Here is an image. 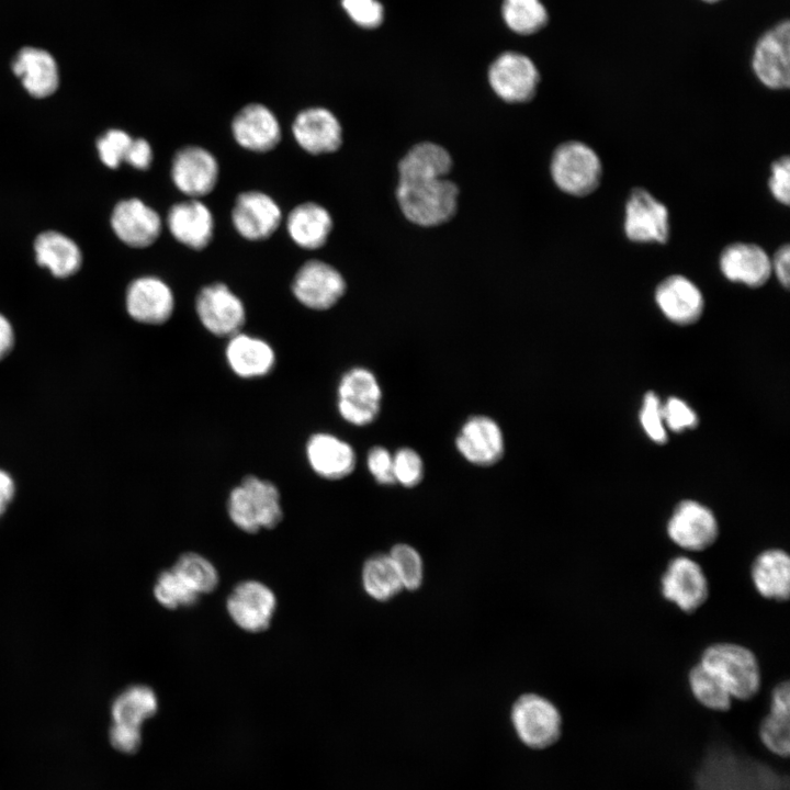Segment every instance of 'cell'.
<instances>
[{
  "mask_svg": "<svg viewBox=\"0 0 790 790\" xmlns=\"http://www.w3.org/2000/svg\"><path fill=\"white\" fill-rule=\"evenodd\" d=\"M698 772L696 790H786L787 786L771 769L726 748L711 751Z\"/></svg>",
  "mask_w": 790,
  "mask_h": 790,
  "instance_id": "1",
  "label": "cell"
},
{
  "mask_svg": "<svg viewBox=\"0 0 790 790\" xmlns=\"http://www.w3.org/2000/svg\"><path fill=\"white\" fill-rule=\"evenodd\" d=\"M726 688L733 700L754 698L761 686L756 654L735 642H715L703 648L699 661Z\"/></svg>",
  "mask_w": 790,
  "mask_h": 790,
  "instance_id": "2",
  "label": "cell"
},
{
  "mask_svg": "<svg viewBox=\"0 0 790 790\" xmlns=\"http://www.w3.org/2000/svg\"><path fill=\"white\" fill-rule=\"evenodd\" d=\"M458 185L445 178L398 182L396 201L414 225L435 227L450 221L458 210Z\"/></svg>",
  "mask_w": 790,
  "mask_h": 790,
  "instance_id": "3",
  "label": "cell"
},
{
  "mask_svg": "<svg viewBox=\"0 0 790 790\" xmlns=\"http://www.w3.org/2000/svg\"><path fill=\"white\" fill-rule=\"evenodd\" d=\"M227 512L244 532L273 529L283 518L280 492L273 483L248 475L230 490Z\"/></svg>",
  "mask_w": 790,
  "mask_h": 790,
  "instance_id": "4",
  "label": "cell"
},
{
  "mask_svg": "<svg viewBox=\"0 0 790 790\" xmlns=\"http://www.w3.org/2000/svg\"><path fill=\"white\" fill-rule=\"evenodd\" d=\"M550 173L554 184L572 196H587L595 192L602 178L598 154L580 140L561 143L553 151Z\"/></svg>",
  "mask_w": 790,
  "mask_h": 790,
  "instance_id": "5",
  "label": "cell"
},
{
  "mask_svg": "<svg viewBox=\"0 0 790 790\" xmlns=\"http://www.w3.org/2000/svg\"><path fill=\"white\" fill-rule=\"evenodd\" d=\"M510 719L518 738L534 749L553 745L562 734L560 710L551 700L538 693L520 696L511 707Z\"/></svg>",
  "mask_w": 790,
  "mask_h": 790,
  "instance_id": "6",
  "label": "cell"
},
{
  "mask_svg": "<svg viewBox=\"0 0 790 790\" xmlns=\"http://www.w3.org/2000/svg\"><path fill=\"white\" fill-rule=\"evenodd\" d=\"M662 597L685 613L700 609L709 598L710 586L702 566L681 554L670 558L659 579Z\"/></svg>",
  "mask_w": 790,
  "mask_h": 790,
  "instance_id": "7",
  "label": "cell"
},
{
  "mask_svg": "<svg viewBox=\"0 0 790 790\" xmlns=\"http://www.w3.org/2000/svg\"><path fill=\"white\" fill-rule=\"evenodd\" d=\"M666 534L686 552H702L718 541L720 524L708 506L693 499H684L672 511L666 523Z\"/></svg>",
  "mask_w": 790,
  "mask_h": 790,
  "instance_id": "8",
  "label": "cell"
},
{
  "mask_svg": "<svg viewBox=\"0 0 790 790\" xmlns=\"http://www.w3.org/2000/svg\"><path fill=\"white\" fill-rule=\"evenodd\" d=\"M623 232L635 244H666L670 237L667 206L646 189L633 188L624 204Z\"/></svg>",
  "mask_w": 790,
  "mask_h": 790,
  "instance_id": "9",
  "label": "cell"
},
{
  "mask_svg": "<svg viewBox=\"0 0 790 790\" xmlns=\"http://www.w3.org/2000/svg\"><path fill=\"white\" fill-rule=\"evenodd\" d=\"M493 92L506 103H526L537 93L540 74L534 63L518 52L497 56L487 71Z\"/></svg>",
  "mask_w": 790,
  "mask_h": 790,
  "instance_id": "10",
  "label": "cell"
},
{
  "mask_svg": "<svg viewBox=\"0 0 790 790\" xmlns=\"http://www.w3.org/2000/svg\"><path fill=\"white\" fill-rule=\"evenodd\" d=\"M337 407L340 416L354 426L373 422L381 409L382 391L375 375L365 368H352L338 384Z\"/></svg>",
  "mask_w": 790,
  "mask_h": 790,
  "instance_id": "11",
  "label": "cell"
},
{
  "mask_svg": "<svg viewBox=\"0 0 790 790\" xmlns=\"http://www.w3.org/2000/svg\"><path fill=\"white\" fill-rule=\"evenodd\" d=\"M195 311L205 329L217 337H233L240 332L246 321L242 302L224 283L202 287L195 300Z\"/></svg>",
  "mask_w": 790,
  "mask_h": 790,
  "instance_id": "12",
  "label": "cell"
},
{
  "mask_svg": "<svg viewBox=\"0 0 790 790\" xmlns=\"http://www.w3.org/2000/svg\"><path fill=\"white\" fill-rule=\"evenodd\" d=\"M346 290L342 274L331 264L316 259L306 261L292 282L296 300L315 311H325L336 305Z\"/></svg>",
  "mask_w": 790,
  "mask_h": 790,
  "instance_id": "13",
  "label": "cell"
},
{
  "mask_svg": "<svg viewBox=\"0 0 790 790\" xmlns=\"http://www.w3.org/2000/svg\"><path fill=\"white\" fill-rule=\"evenodd\" d=\"M276 598L274 592L258 580L237 584L226 600V609L234 623L250 633L266 631L274 616Z\"/></svg>",
  "mask_w": 790,
  "mask_h": 790,
  "instance_id": "14",
  "label": "cell"
},
{
  "mask_svg": "<svg viewBox=\"0 0 790 790\" xmlns=\"http://www.w3.org/2000/svg\"><path fill=\"white\" fill-rule=\"evenodd\" d=\"M757 79L774 90L790 86V23L785 21L758 41L752 61Z\"/></svg>",
  "mask_w": 790,
  "mask_h": 790,
  "instance_id": "15",
  "label": "cell"
},
{
  "mask_svg": "<svg viewBox=\"0 0 790 790\" xmlns=\"http://www.w3.org/2000/svg\"><path fill=\"white\" fill-rule=\"evenodd\" d=\"M125 306L134 320L146 325H161L173 313L174 297L171 289L161 279L146 275L129 283Z\"/></svg>",
  "mask_w": 790,
  "mask_h": 790,
  "instance_id": "16",
  "label": "cell"
},
{
  "mask_svg": "<svg viewBox=\"0 0 790 790\" xmlns=\"http://www.w3.org/2000/svg\"><path fill=\"white\" fill-rule=\"evenodd\" d=\"M459 453L470 463L490 466L504 454V435L499 425L488 416L469 418L455 438Z\"/></svg>",
  "mask_w": 790,
  "mask_h": 790,
  "instance_id": "17",
  "label": "cell"
},
{
  "mask_svg": "<svg viewBox=\"0 0 790 790\" xmlns=\"http://www.w3.org/2000/svg\"><path fill=\"white\" fill-rule=\"evenodd\" d=\"M171 178L184 194L203 196L211 193L217 183L218 163L205 148L185 146L172 159Z\"/></svg>",
  "mask_w": 790,
  "mask_h": 790,
  "instance_id": "18",
  "label": "cell"
},
{
  "mask_svg": "<svg viewBox=\"0 0 790 790\" xmlns=\"http://www.w3.org/2000/svg\"><path fill=\"white\" fill-rule=\"evenodd\" d=\"M281 210L268 194L259 191L240 193L232 212L233 224L240 236L258 241L269 238L279 227Z\"/></svg>",
  "mask_w": 790,
  "mask_h": 790,
  "instance_id": "19",
  "label": "cell"
},
{
  "mask_svg": "<svg viewBox=\"0 0 790 790\" xmlns=\"http://www.w3.org/2000/svg\"><path fill=\"white\" fill-rule=\"evenodd\" d=\"M111 226L117 238L133 248L153 245L161 233L157 212L135 198L120 201L114 206Z\"/></svg>",
  "mask_w": 790,
  "mask_h": 790,
  "instance_id": "20",
  "label": "cell"
},
{
  "mask_svg": "<svg viewBox=\"0 0 790 790\" xmlns=\"http://www.w3.org/2000/svg\"><path fill=\"white\" fill-rule=\"evenodd\" d=\"M721 273L749 287L764 285L771 275V258L759 245L736 241L723 248L719 258Z\"/></svg>",
  "mask_w": 790,
  "mask_h": 790,
  "instance_id": "21",
  "label": "cell"
},
{
  "mask_svg": "<svg viewBox=\"0 0 790 790\" xmlns=\"http://www.w3.org/2000/svg\"><path fill=\"white\" fill-rule=\"evenodd\" d=\"M292 131L297 144L312 155L337 151L342 144V127L325 108H308L294 119Z\"/></svg>",
  "mask_w": 790,
  "mask_h": 790,
  "instance_id": "22",
  "label": "cell"
},
{
  "mask_svg": "<svg viewBox=\"0 0 790 790\" xmlns=\"http://www.w3.org/2000/svg\"><path fill=\"white\" fill-rule=\"evenodd\" d=\"M655 302L665 317L678 325L697 321L704 307L699 287L681 274L669 275L657 285Z\"/></svg>",
  "mask_w": 790,
  "mask_h": 790,
  "instance_id": "23",
  "label": "cell"
},
{
  "mask_svg": "<svg viewBox=\"0 0 790 790\" xmlns=\"http://www.w3.org/2000/svg\"><path fill=\"white\" fill-rule=\"evenodd\" d=\"M232 132L244 148L266 153L281 140V128L275 115L263 104L244 106L233 119Z\"/></svg>",
  "mask_w": 790,
  "mask_h": 790,
  "instance_id": "24",
  "label": "cell"
},
{
  "mask_svg": "<svg viewBox=\"0 0 790 790\" xmlns=\"http://www.w3.org/2000/svg\"><path fill=\"white\" fill-rule=\"evenodd\" d=\"M752 584L757 594L771 601L783 602L790 596V556L781 548L760 551L751 564Z\"/></svg>",
  "mask_w": 790,
  "mask_h": 790,
  "instance_id": "25",
  "label": "cell"
},
{
  "mask_svg": "<svg viewBox=\"0 0 790 790\" xmlns=\"http://www.w3.org/2000/svg\"><path fill=\"white\" fill-rule=\"evenodd\" d=\"M306 456L312 470L326 479H341L356 467L353 448L338 437L318 432L309 437Z\"/></svg>",
  "mask_w": 790,
  "mask_h": 790,
  "instance_id": "26",
  "label": "cell"
},
{
  "mask_svg": "<svg viewBox=\"0 0 790 790\" xmlns=\"http://www.w3.org/2000/svg\"><path fill=\"white\" fill-rule=\"evenodd\" d=\"M167 224L179 242L194 250L204 249L213 237L212 213L198 200L172 205L167 215Z\"/></svg>",
  "mask_w": 790,
  "mask_h": 790,
  "instance_id": "27",
  "label": "cell"
},
{
  "mask_svg": "<svg viewBox=\"0 0 790 790\" xmlns=\"http://www.w3.org/2000/svg\"><path fill=\"white\" fill-rule=\"evenodd\" d=\"M12 70L33 98H47L58 89L59 74L56 60L44 49L22 48L13 60Z\"/></svg>",
  "mask_w": 790,
  "mask_h": 790,
  "instance_id": "28",
  "label": "cell"
},
{
  "mask_svg": "<svg viewBox=\"0 0 790 790\" xmlns=\"http://www.w3.org/2000/svg\"><path fill=\"white\" fill-rule=\"evenodd\" d=\"M225 354L232 371L244 379L262 377L275 363L274 351L267 341L242 332L229 338Z\"/></svg>",
  "mask_w": 790,
  "mask_h": 790,
  "instance_id": "29",
  "label": "cell"
},
{
  "mask_svg": "<svg viewBox=\"0 0 790 790\" xmlns=\"http://www.w3.org/2000/svg\"><path fill=\"white\" fill-rule=\"evenodd\" d=\"M452 166V157L443 146L421 142L408 149L398 161V182L445 178Z\"/></svg>",
  "mask_w": 790,
  "mask_h": 790,
  "instance_id": "30",
  "label": "cell"
},
{
  "mask_svg": "<svg viewBox=\"0 0 790 790\" xmlns=\"http://www.w3.org/2000/svg\"><path fill=\"white\" fill-rule=\"evenodd\" d=\"M34 250L37 263L47 268L56 278L71 276L81 268L80 248L72 239L59 232L46 230L37 235Z\"/></svg>",
  "mask_w": 790,
  "mask_h": 790,
  "instance_id": "31",
  "label": "cell"
},
{
  "mask_svg": "<svg viewBox=\"0 0 790 790\" xmlns=\"http://www.w3.org/2000/svg\"><path fill=\"white\" fill-rule=\"evenodd\" d=\"M332 226L329 212L315 202H305L295 206L286 219V228L293 241L309 250L318 249L326 244Z\"/></svg>",
  "mask_w": 790,
  "mask_h": 790,
  "instance_id": "32",
  "label": "cell"
},
{
  "mask_svg": "<svg viewBox=\"0 0 790 790\" xmlns=\"http://www.w3.org/2000/svg\"><path fill=\"white\" fill-rule=\"evenodd\" d=\"M157 709L158 699L150 687L131 686L121 692L112 703V726L142 732V724L151 718Z\"/></svg>",
  "mask_w": 790,
  "mask_h": 790,
  "instance_id": "33",
  "label": "cell"
},
{
  "mask_svg": "<svg viewBox=\"0 0 790 790\" xmlns=\"http://www.w3.org/2000/svg\"><path fill=\"white\" fill-rule=\"evenodd\" d=\"M361 578L365 592L377 601H387L404 589L388 553L369 557L363 564Z\"/></svg>",
  "mask_w": 790,
  "mask_h": 790,
  "instance_id": "34",
  "label": "cell"
},
{
  "mask_svg": "<svg viewBox=\"0 0 790 790\" xmlns=\"http://www.w3.org/2000/svg\"><path fill=\"white\" fill-rule=\"evenodd\" d=\"M689 690L697 702L712 711H727L733 698L723 684L700 662L687 674Z\"/></svg>",
  "mask_w": 790,
  "mask_h": 790,
  "instance_id": "35",
  "label": "cell"
},
{
  "mask_svg": "<svg viewBox=\"0 0 790 790\" xmlns=\"http://www.w3.org/2000/svg\"><path fill=\"white\" fill-rule=\"evenodd\" d=\"M172 571L198 595L214 591L219 583V575L213 563L195 552L181 554Z\"/></svg>",
  "mask_w": 790,
  "mask_h": 790,
  "instance_id": "36",
  "label": "cell"
},
{
  "mask_svg": "<svg viewBox=\"0 0 790 790\" xmlns=\"http://www.w3.org/2000/svg\"><path fill=\"white\" fill-rule=\"evenodd\" d=\"M501 15L506 25L520 35L537 33L549 18L540 0H504Z\"/></svg>",
  "mask_w": 790,
  "mask_h": 790,
  "instance_id": "37",
  "label": "cell"
},
{
  "mask_svg": "<svg viewBox=\"0 0 790 790\" xmlns=\"http://www.w3.org/2000/svg\"><path fill=\"white\" fill-rule=\"evenodd\" d=\"M154 596L161 606L171 610L192 607L201 597L171 567L158 575L154 585Z\"/></svg>",
  "mask_w": 790,
  "mask_h": 790,
  "instance_id": "38",
  "label": "cell"
},
{
  "mask_svg": "<svg viewBox=\"0 0 790 790\" xmlns=\"http://www.w3.org/2000/svg\"><path fill=\"white\" fill-rule=\"evenodd\" d=\"M759 737L771 753L787 757L790 746V711L769 709L760 723Z\"/></svg>",
  "mask_w": 790,
  "mask_h": 790,
  "instance_id": "39",
  "label": "cell"
},
{
  "mask_svg": "<svg viewBox=\"0 0 790 790\" xmlns=\"http://www.w3.org/2000/svg\"><path fill=\"white\" fill-rule=\"evenodd\" d=\"M388 554L397 568L403 588L418 589L424 580V563L419 552L409 544L398 543Z\"/></svg>",
  "mask_w": 790,
  "mask_h": 790,
  "instance_id": "40",
  "label": "cell"
},
{
  "mask_svg": "<svg viewBox=\"0 0 790 790\" xmlns=\"http://www.w3.org/2000/svg\"><path fill=\"white\" fill-rule=\"evenodd\" d=\"M134 138L122 129H109L98 140L97 148L101 161L111 169H116L126 161Z\"/></svg>",
  "mask_w": 790,
  "mask_h": 790,
  "instance_id": "41",
  "label": "cell"
},
{
  "mask_svg": "<svg viewBox=\"0 0 790 790\" xmlns=\"http://www.w3.org/2000/svg\"><path fill=\"white\" fill-rule=\"evenodd\" d=\"M395 482L404 487H415L424 477L421 456L410 448H402L393 455Z\"/></svg>",
  "mask_w": 790,
  "mask_h": 790,
  "instance_id": "42",
  "label": "cell"
},
{
  "mask_svg": "<svg viewBox=\"0 0 790 790\" xmlns=\"http://www.w3.org/2000/svg\"><path fill=\"white\" fill-rule=\"evenodd\" d=\"M348 16L359 26L374 29L384 19V8L377 0H341Z\"/></svg>",
  "mask_w": 790,
  "mask_h": 790,
  "instance_id": "43",
  "label": "cell"
},
{
  "mask_svg": "<svg viewBox=\"0 0 790 790\" xmlns=\"http://www.w3.org/2000/svg\"><path fill=\"white\" fill-rule=\"evenodd\" d=\"M641 425L646 435L656 443H664L667 435L664 427L662 406L658 397L650 392L644 396L640 413Z\"/></svg>",
  "mask_w": 790,
  "mask_h": 790,
  "instance_id": "44",
  "label": "cell"
},
{
  "mask_svg": "<svg viewBox=\"0 0 790 790\" xmlns=\"http://www.w3.org/2000/svg\"><path fill=\"white\" fill-rule=\"evenodd\" d=\"M768 189L771 196L780 204L788 206L790 202V158L779 157L770 166Z\"/></svg>",
  "mask_w": 790,
  "mask_h": 790,
  "instance_id": "45",
  "label": "cell"
},
{
  "mask_svg": "<svg viewBox=\"0 0 790 790\" xmlns=\"http://www.w3.org/2000/svg\"><path fill=\"white\" fill-rule=\"evenodd\" d=\"M663 420L673 431H681L687 428H693L697 422L695 411L681 399L670 397L664 406H662Z\"/></svg>",
  "mask_w": 790,
  "mask_h": 790,
  "instance_id": "46",
  "label": "cell"
},
{
  "mask_svg": "<svg viewBox=\"0 0 790 790\" xmlns=\"http://www.w3.org/2000/svg\"><path fill=\"white\" fill-rule=\"evenodd\" d=\"M368 470L381 485L396 484L394 477L393 455L384 447H373L366 456Z\"/></svg>",
  "mask_w": 790,
  "mask_h": 790,
  "instance_id": "47",
  "label": "cell"
},
{
  "mask_svg": "<svg viewBox=\"0 0 790 790\" xmlns=\"http://www.w3.org/2000/svg\"><path fill=\"white\" fill-rule=\"evenodd\" d=\"M771 258V272L775 273L779 283L788 289L790 284V246L781 245Z\"/></svg>",
  "mask_w": 790,
  "mask_h": 790,
  "instance_id": "48",
  "label": "cell"
},
{
  "mask_svg": "<svg viewBox=\"0 0 790 790\" xmlns=\"http://www.w3.org/2000/svg\"><path fill=\"white\" fill-rule=\"evenodd\" d=\"M151 160L153 150L149 143L144 138H134L125 162L138 170H147Z\"/></svg>",
  "mask_w": 790,
  "mask_h": 790,
  "instance_id": "49",
  "label": "cell"
},
{
  "mask_svg": "<svg viewBox=\"0 0 790 790\" xmlns=\"http://www.w3.org/2000/svg\"><path fill=\"white\" fill-rule=\"evenodd\" d=\"M14 330L9 319L0 314V360L5 358L14 346Z\"/></svg>",
  "mask_w": 790,
  "mask_h": 790,
  "instance_id": "50",
  "label": "cell"
},
{
  "mask_svg": "<svg viewBox=\"0 0 790 790\" xmlns=\"http://www.w3.org/2000/svg\"><path fill=\"white\" fill-rule=\"evenodd\" d=\"M15 485L12 477L0 469V516L7 510L14 497Z\"/></svg>",
  "mask_w": 790,
  "mask_h": 790,
  "instance_id": "51",
  "label": "cell"
},
{
  "mask_svg": "<svg viewBox=\"0 0 790 790\" xmlns=\"http://www.w3.org/2000/svg\"><path fill=\"white\" fill-rule=\"evenodd\" d=\"M703 1H707V2H715V1H719V0H703Z\"/></svg>",
  "mask_w": 790,
  "mask_h": 790,
  "instance_id": "52",
  "label": "cell"
}]
</instances>
